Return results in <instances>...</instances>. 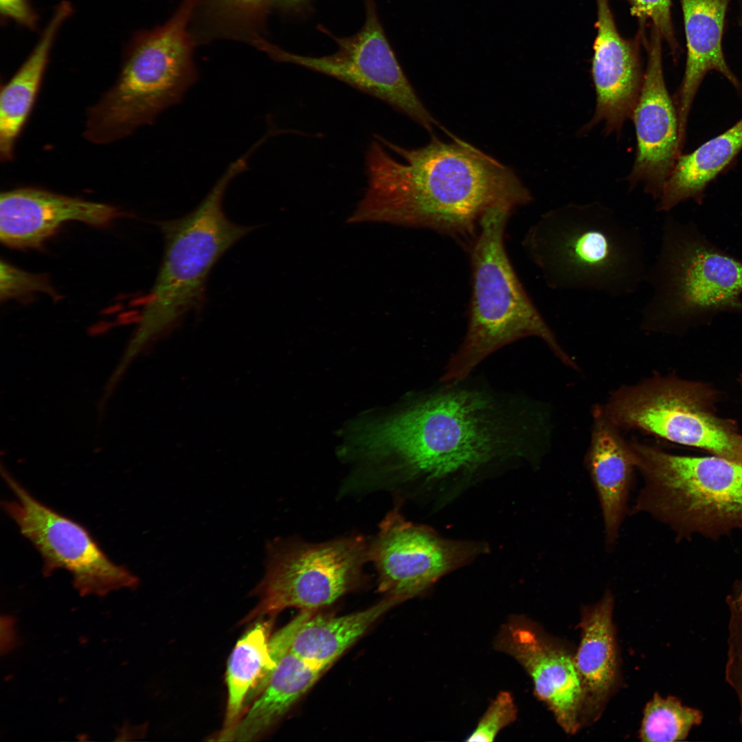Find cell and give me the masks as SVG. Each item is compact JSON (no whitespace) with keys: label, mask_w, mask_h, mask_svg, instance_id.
Instances as JSON below:
<instances>
[{"label":"cell","mask_w":742,"mask_h":742,"mask_svg":"<svg viewBox=\"0 0 742 742\" xmlns=\"http://www.w3.org/2000/svg\"><path fill=\"white\" fill-rule=\"evenodd\" d=\"M592 414L591 440L585 464L602 512L605 547L611 552L628 511L636 466L629 442L622 438L603 407H594Z\"/></svg>","instance_id":"obj_19"},{"label":"cell","mask_w":742,"mask_h":742,"mask_svg":"<svg viewBox=\"0 0 742 742\" xmlns=\"http://www.w3.org/2000/svg\"><path fill=\"white\" fill-rule=\"evenodd\" d=\"M247 165L243 157L234 161L193 210L159 222L164 238V256L142 306L129 347L131 354L170 333L188 313L201 307L212 267L254 229L232 221L223 207L229 183Z\"/></svg>","instance_id":"obj_6"},{"label":"cell","mask_w":742,"mask_h":742,"mask_svg":"<svg viewBox=\"0 0 742 742\" xmlns=\"http://www.w3.org/2000/svg\"><path fill=\"white\" fill-rule=\"evenodd\" d=\"M662 41L653 26L649 38L643 39L647 60L641 91L631 118L636 131V152L627 177L630 190L642 186L655 201L660 199L682 154L677 114L664 75Z\"/></svg>","instance_id":"obj_14"},{"label":"cell","mask_w":742,"mask_h":742,"mask_svg":"<svg viewBox=\"0 0 742 742\" xmlns=\"http://www.w3.org/2000/svg\"><path fill=\"white\" fill-rule=\"evenodd\" d=\"M517 716V708L512 694L502 691L491 703L465 741L492 742L503 728L515 721Z\"/></svg>","instance_id":"obj_30"},{"label":"cell","mask_w":742,"mask_h":742,"mask_svg":"<svg viewBox=\"0 0 742 742\" xmlns=\"http://www.w3.org/2000/svg\"><path fill=\"white\" fill-rule=\"evenodd\" d=\"M513 210L505 205L488 210L469 249L471 295L468 325L463 341L440 379L445 383L465 380L488 355L528 337L540 338L563 363L577 368L526 293L509 260L504 234Z\"/></svg>","instance_id":"obj_4"},{"label":"cell","mask_w":742,"mask_h":742,"mask_svg":"<svg viewBox=\"0 0 742 742\" xmlns=\"http://www.w3.org/2000/svg\"><path fill=\"white\" fill-rule=\"evenodd\" d=\"M120 216V210L111 205L19 188L0 195V240L11 248H36L66 222L101 227Z\"/></svg>","instance_id":"obj_17"},{"label":"cell","mask_w":742,"mask_h":742,"mask_svg":"<svg viewBox=\"0 0 742 742\" xmlns=\"http://www.w3.org/2000/svg\"><path fill=\"white\" fill-rule=\"evenodd\" d=\"M742 150V118L691 153L677 158L657 201L656 210L668 213L679 203L701 204L708 185Z\"/></svg>","instance_id":"obj_21"},{"label":"cell","mask_w":742,"mask_h":742,"mask_svg":"<svg viewBox=\"0 0 742 742\" xmlns=\"http://www.w3.org/2000/svg\"><path fill=\"white\" fill-rule=\"evenodd\" d=\"M366 21L348 37L331 35L338 49L333 54L312 57L293 54L258 39L254 47L276 61L295 64L336 78L375 97L404 113L431 135L439 126L403 71L379 21L373 0H364Z\"/></svg>","instance_id":"obj_11"},{"label":"cell","mask_w":742,"mask_h":742,"mask_svg":"<svg viewBox=\"0 0 742 742\" xmlns=\"http://www.w3.org/2000/svg\"><path fill=\"white\" fill-rule=\"evenodd\" d=\"M737 1L739 8V25L742 31V0H734Z\"/></svg>","instance_id":"obj_34"},{"label":"cell","mask_w":742,"mask_h":742,"mask_svg":"<svg viewBox=\"0 0 742 742\" xmlns=\"http://www.w3.org/2000/svg\"><path fill=\"white\" fill-rule=\"evenodd\" d=\"M686 46L685 69L673 95L679 122V146L685 143L690 112L699 89L708 73L716 71L736 91L742 85L730 67L723 50L727 12L734 0H679Z\"/></svg>","instance_id":"obj_18"},{"label":"cell","mask_w":742,"mask_h":742,"mask_svg":"<svg viewBox=\"0 0 742 742\" xmlns=\"http://www.w3.org/2000/svg\"><path fill=\"white\" fill-rule=\"evenodd\" d=\"M523 245L548 286L631 295L649 269L640 227L600 203H568L543 214Z\"/></svg>","instance_id":"obj_3"},{"label":"cell","mask_w":742,"mask_h":742,"mask_svg":"<svg viewBox=\"0 0 742 742\" xmlns=\"http://www.w3.org/2000/svg\"><path fill=\"white\" fill-rule=\"evenodd\" d=\"M739 381L742 387V375H741L740 378L739 379Z\"/></svg>","instance_id":"obj_35"},{"label":"cell","mask_w":742,"mask_h":742,"mask_svg":"<svg viewBox=\"0 0 742 742\" xmlns=\"http://www.w3.org/2000/svg\"><path fill=\"white\" fill-rule=\"evenodd\" d=\"M402 601L387 597L366 609L341 616H310L297 631L290 651L326 671L383 614Z\"/></svg>","instance_id":"obj_22"},{"label":"cell","mask_w":742,"mask_h":742,"mask_svg":"<svg viewBox=\"0 0 742 742\" xmlns=\"http://www.w3.org/2000/svg\"><path fill=\"white\" fill-rule=\"evenodd\" d=\"M14 627V622L10 618L1 617V649L2 651H8L15 644L16 638Z\"/></svg>","instance_id":"obj_32"},{"label":"cell","mask_w":742,"mask_h":742,"mask_svg":"<svg viewBox=\"0 0 742 742\" xmlns=\"http://www.w3.org/2000/svg\"><path fill=\"white\" fill-rule=\"evenodd\" d=\"M72 12V5L66 1L56 7L32 52L1 87L0 157L2 161L13 159L15 144L34 104L54 42Z\"/></svg>","instance_id":"obj_20"},{"label":"cell","mask_w":742,"mask_h":742,"mask_svg":"<svg viewBox=\"0 0 742 742\" xmlns=\"http://www.w3.org/2000/svg\"><path fill=\"white\" fill-rule=\"evenodd\" d=\"M41 293L58 300L59 295L47 276L19 269L1 260L0 298L1 302Z\"/></svg>","instance_id":"obj_28"},{"label":"cell","mask_w":742,"mask_h":742,"mask_svg":"<svg viewBox=\"0 0 742 742\" xmlns=\"http://www.w3.org/2000/svg\"><path fill=\"white\" fill-rule=\"evenodd\" d=\"M324 671L289 651L277 665L259 697L223 741L254 739L279 720Z\"/></svg>","instance_id":"obj_23"},{"label":"cell","mask_w":742,"mask_h":742,"mask_svg":"<svg viewBox=\"0 0 742 742\" xmlns=\"http://www.w3.org/2000/svg\"><path fill=\"white\" fill-rule=\"evenodd\" d=\"M629 444L643 479L631 514H648L680 537L742 528V464L715 455H673L637 440Z\"/></svg>","instance_id":"obj_8"},{"label":"cell","mask_w":742,"mask_h":742,"mask_svg":"<svg viewBox=\"0 0 742 742\" xmlns=\"http://www.w3.org/2000/svg\"><path fill=\"white\" fill-rule=\"evenodd\" d=\"M198 0H182L162 25L137 33L115 84L88 111L85 137L111 143L151 124L198 78L190 25Z\"/></svg>","instance_id":"obj_5"},{"label":"cell","mask_w":742,"mask_h":742,"mask_svg":"<svg viewBox=\"0 0 742 742\" xmlns=\"http://www.w3.org/2000/svg\"><path fill=\"white\" fill-rule=\"evenodd\" d=\"M376 137L366 157L368 187L348 223L427 229L469 249L488 210L532 200L510 168L458 137L446 143L432 135L406 149Z\"/></svg>","instance_id":"obj_2"},{"label":"cell","mask_w":742,"mask_h":742,"mask_svg":"<svg viewBox=\"0 0 742 742\" xmlns=\"http://www.w3.org/2000/svg\"><path fill=\"white\" fill-rule=\"evenodd\" d=\"M274 0H198L190 25L197 43L229 38L252 43Z\"/></svg>","instance_id":"obj_26"},{"label":"cell","mask_w":742,"mask_h":742,"mask_svg":"<svg viewBox=\"0 0 742 742\" xmlns=\"http://www.w3.org/2000/svg\"><path fill=\"white\" fill-rule=\"evenodd\" d=\"M614 600L607 592L585 611L581 642L574 657L585 697L598 705L609 693L616 675V649L612 624Z\"/></svg>","instance_id":"obj_24"},{"label":"cell","mask_w":742,"mask_h":742,"mask_svg":"<svg viewBox=\"0 0 742 742\" xmlns=\"http://www.w3.org/2000/svg\"><path fill=\"white\" fill-rule=\"evenodd\" d=\"M269 627L267 622L257 623L237 642L230 655L226 676L228 699L219 741L234 728L245 701L262 692L277 666L270 654Z\"/></svg>","instance_id":"obj_25"},{"label":"cell","mask_w":742,"mask_h":742,"mask_svg":"<svg viewBox=\"0 0 742 742\" xmlns=\"http://www.w3.org/2000/svg\"><path fill=\"white\" fill-rule=\"evenodd\" d=\"M630 11L638 19L640 26L649 21L662 40L668 45L674 61L679 57L680 47L675 36L672 19V0H627Z\"/></svg>","instance_id":"obj_29"},{"label":"cell","mask_w":742,"mask_h":742,"mask_svg":"<svg viewBox=\"0 0 742 742\" xmlns=\"http://www.w3.org/2000/svg\"><path fill=\"white\" fill-rule=\"evenodd\" d=\"M368 560L370 544L359 537L321 543L276 539L267 544L265 573L251 593L258 603L244 622L330 605L361 580Z\"/></svg>","instance_id":"obj_10"},{"label":"cell","mask_w":742,"mask_h":742,"mask_svg":"<svg viewBox=\"0 0 742 742\" xmlns=\"http://www.w3.org/2000/svg\"><path fill=\"white\" fill-rule=\"evenodd\" d=\"M708 386L655 375L611 393L603 407L618 429H636L677 444L707 450L742 464V435L716 415Z\"/></svg>","instance_id":"obj_9"},{"label":"cell","mask_w":742,"mask_h":742,"mask_svg":"<svg viewBox=\"0 0 742 742\" xmlns=\"http://www.w3.org/2000/svg\"><path fill=\"white\" fill-rule=\"evenodd\" d=\"M646 282L651 294L642 308L641 327L647 331H677L719 313H742V260L691 221L664 218Z\"/></svg>","instance_id":"obj_7"},{"label":"cell","mask_w":742,"mask_h":742,"mask_svg":"<svg viewBox=\"0 0 742 742\" xmlns=\"http://www.w3.org/2000/svg\"><path fill=\"white\" fill-rule=\"evenodd\" d=\"M702 719L700 710L683 706L675 697L656 694L645 707L640 738L651 742L684 741Z\"/></svg>","instance_id":"obj_27"},{"label":"cell","mask_w":742,"mask_h":742,"mask_svg":"<svg viewBox=\"0 0 742 742\" xmlns=\"http://www.w3.org/2000/svg\"><path fill=\"white\" fill-rule=\"evenodd\" d=\"M495 647L527 672L535 693L552 711L561 727L568 733L577 731L585 697L574 657L521 616H512L502 626Z\"/></svg>","instance_id":"obj_16"},{"label":"cell","mask_w":742,"mask_h":742,"mask_svg":"<svg viewBox=\"0 0 742 742\" xmlns=\"http://www.w3.org/2000/svg\"><path fill=\"white\" fill-rule=\"evenodd\" d=\"M1 474L15 497L2 507L40 553L45 575L67 570L82 594L104 595L137 585V576L112 561L83 526L38 501L3 468Z\"/></svg>","instance_id":"obj_12"},{"label":"cell","mask_w":742,"mask_h":742,"mask_svg":"<svg viewBox=\"0 0 742 742\" xmlns=\"http://www.w3.org/2000/svg\"><path fill=\"white\" fill-rule=\"evenodd\" d=\"M1 16L29 29L36 27L38 17L29 0H0Z\"/></svg>","instance_id":"obj_31"},{"label":"cell","mask_w":742,"mask_h":742,"mask_svg":"<svg viewBox=\"0 0 742 742\" xmlns=\"http://www.w3.org/2000/svg\"><path fill=\"white\" fill-rule=\"evenodd\" d=\"M488 550L483 541L445 538L394 510L385 517L370 544V560L378 573L379 592L403 602Z\"/></svg>","instance_id":"obj_13"},{"label":"cell","mask_w":742,"mask_h":742,"mask_svg":"<svg viewBox=\"0 0 742 742\" xmlns=\"http://www.w3.org/2000/svg\"><path fill=\"white\" fill-rule=\"evenodd\" d=\"M462 381L421 397L357 430L365 458H390L392 469L441 506L485 475L532 461L543 417L528 403Z\"/></svg>","instance_id":"obj_1"},{"label":"cell","mask_w":742,"mask_h":742,"mask_svg":"<svg viewBox=\"0 0 742 742\" xmlns=\"http://www.w3.org/2000/svg\"><path fill=\"white\" fill-rule=\"evenodd\" d=\"M597 20L592 61V77L596 93L592 117L580 131L587 133L603 125L607 135L620 133L625 122L631 118L644 79L640 45L644 27L639 26L633 39L619 33L609 0H596Z\"/></svg>","instance_id":"obj_15"},{"label":"cell","mask_w":742,"mask_h":742,"mask_svg":"<svg viewBox=\"0 0 742 742\" xmlns=\"http://www.w3.org/2000/svg\"><path fill=\"white\" fill-rule=\"evenodd\" d=\"M305 0H274L278 5L282 8H292L301 4Z\"/></svg>","instance_id":"obj_33"}]
</instances>
